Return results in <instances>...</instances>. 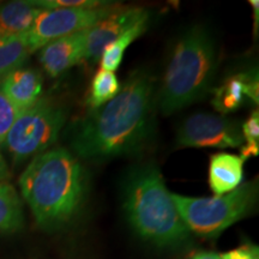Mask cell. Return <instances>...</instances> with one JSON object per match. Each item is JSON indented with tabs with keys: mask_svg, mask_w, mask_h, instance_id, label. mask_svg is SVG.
Listing matches in <instances>:
<instances>
[{
	"mask_svg": "<svg viewBox=\"0 0 259 259\" xmlns=\"http://www.w3.org/2000/svg\"><path fill=\"white\" fill-rule=\"evenodd\" d=\"M154 80L147 72L132 73L114 99L79 120L70 145L85 160L139 153L153 132Z\"/></svg>",
	"mask_w": 259,
	"mask_h": 259,
	"instance_id": "6da1fadb",
	"label": "cell"
},
{
	"mask_svg": "<svg viewBox=\"0 0 259 259\" xmlns=\"http://www.w3.org/2000/svg\"><path fill=\"white\" fill-rule=\"evenodd\" d=\"M19 186L38 225L54 229L78 212L85 197L87 177L76 156L58 148L35 156L19 178Z\"/></svg>",
	"mask_w": 259,
	"mask_h": 259,
	"instance_id": "7a4b0ae2",
	"label": "cell"
},
{
	"mask_svg": "<svg viewBox=\"0 0 259 259\" xmlns=\"http://www.w3.org/2000/svg\"><path fill=\"white\" fill-rule=\"evenodd\" d=\"M124 209L136 233L158 247L177 248L190 240L191 232L155 163L139 164L128 171Z\"/></svg>",
	"mask_w": 259,
	"mask_h": 259,
	"instance_id": "3957f363",
	"label": "cell"
},
{
	"mask_svg": "<svg viewBox=\"0 0 259 259\" xmlns=\"http://www.w3.org/2000/svg\"><path fill=\"white\" fill-rule=\"evenodd\" d=\"M218 67L215 41L204 27L194 25L179 37L171 52L156 100L160 112L170 115L209 92Z\"/></svg>",
	"mask_w": 259,
	"mask_h": 259,
	"instance_id": "277c9868",
	"label": "cell"
},
{
	"mask_svg": "<svg viewBox=\"0 0 259 259\" xmlns=\"http://www.w3.org/2000/svg\"><path fill=\"white\" fill-rule=\"evenodd\" d=\"M257 184L242 183L232 192L212 198H192L171 193L181 219L190 232L203 238H216L254 206Z\"/></svg>",
	"mask_w": 259,
	"mask_h": 259,
	"instance_id": "5b68a950",
	"label": "cell"
},
{
	"mask_svg": "<svg viewBox=\"0 0 259 259\" xmlns=\"http://www.w3.org/2000/svg\"><path fill=\"white\" fill-rule=\"evenodd\" d=\"M65 124V113L47 100L40 99L19 113L4 143L16 161H24L46 151L57 142Z\"/></svg>",
	"mask_w": 259,
	"mask_h": 259,
	"instance_id": "8992f818",
	"label": "cell"
},
{
	"mask_svg": "<svg viewBox=\"0 0 259 259\" xmlns=\"http://www.w3.org/2000/svg\"><path fill=\"white\" fill-rule=\"evenodd\" d=\"M112 5L97 9L42 10L25 34L30 53L58 38L88 30L112 12Z\"/></svg>",
	"mask_w": 259,
	"mask_h": 259,
	"instance_id": "52a82bcc",
	"label": "cell"
},
{
	"mask_svg": "<svg viewBox=\"0 0 259 259\" xmlns=\"http://www.w3.org/2000/svg\"><path fill=\"white\" fill-rule=\"evenodd\" d=\"M244 143L238 122L222 114L196 113L181 124L177 135L179 148H238Z\"/></svg>",
	"mask_w": 259,
	"mask_h": 259,
	"instance_id": "ba28073f",
	"label": "cell"
},
{
	"mask_svg": "<svg viewBox=\"0 0 259 259\" xmlns=\"http://www.w3.org/2000/svg\"><path fill=\"white\" fill-rule=\"evenodd\" d=\"M149 14L142 8H118L101 21L85 30V59L101 58L105 48L138 22L148 19Z\"/></svg>",
	"mask_w": 259,
	"mask_h": 259,
	"instance_id": "9c48e42d",
	"label": "cell"
},
{
	"mask_svg": "<svg viewBox=\"0 0 259 259\" xmlns=\"http://www.w3.org/2000/svg\"><path fill=\"white\" fill-rule=\"evenodd\" d=\"M85 30L47 44L40 50V63L51 77L71 69L85 59Z\"/></svg>",
	"mask_w": 259,
	"mask_h": 259,
	"instance_id": "30bf717a",
	"label": "cell"
},
{
	"mask_svg": "<svg viewBox=\"0 0 259 259\" xmlns=\"http://www.w3.org/2000/svg\"><path fill=\"white\" fill-rule=\"evenodd\" d=\"M258 77L255 74L238 73L228 78L215 90L212 106L222 114L236 111L244 105L246 99L258 103L259 88Z\"/></svg>",
	"mask_w": 259,
	"mask_h": 259,
	"instance_id": "8fae6325",
	"label": "cell"
},
{
	"mask_svg": "<svg viewBox=\"0 0 259 259\" xmlns=\"http://www.w3.org/2000/svg\"><path fill=\"white\" fill-rule=\"evenodd\" d=\"M0 92L23 112L41 99L42 77L34 69H17L3 78Z\"/></svg>",
	"mask_w": 259,
	"mask_h": 259,
	"instance_id": "7c38bea8",
	"label": "cell"
},
{
	"mask_svg": "<svg viewBox=\"0 0 259 259\" xmlns=\"http://www.w3.org/2000/svg\"><path fill=\"white\" fill-rule=\"evenodd\" d=\"M245 160L238 155L228 153L213 154L209 163V185L216 196H223L244 181Z\"/></svg>",
	"mask_w": 259,
	"mask_h": 259,
	"instance_id": "4fadbf2b",
	"label": "cell"
},
{
	"mask_svg": "<svg viewBox=\"0 0 259 259\" xmlns=\"http://www.w3.org/2000/svg\"><path fill=\"white\" fill-rule=\"evenodd\" d=\"M42 9L29 2L6 3L0 5V36H19L31 28Z\"/></svg>",
	"mask_w": 259,
	"mask_h": 259,
	"instance_id": "5bb4252c",
	"label": "cell"
},
{
	"mask_svg": "<svg viewBox=\"0 0 259 259\" xmlns=\"http://www.w3.org/2000/svg\"><path fill=\"white\" fill-rule=\"evenodd\" d=\"M30 54L25 34L19 36H0V78L21 69Z\"/></svg>",
	"mask_w": 259,
	"mask_h": 259,
	"instance_id": "9a60e30c",
	"label": "cell"
},
{
	"mask_svg": "<svg viewBox=\"0 0 259 259\" xmlns=\"http://www.w3.org/2000/svg\"><path fill=\"white\" fill-rule=\"evenodd\" d=\"M148 25V19H143V21L138 22L131 28L127 29L124 34L120 35L116 40H114L112 44H109L105 50H103L101 54V69L106 71H114L118 70L120 66L122 58L126 50L130 45L134 42L136 38H138L145 31Z\"/></svg>",
	"mask_w": 259,
	"mask_h": 259,
	"instance_id": "2e32d148",
	"label": "cell"
},
{
	"mask_svg": "<svg viewBox=\"0 0 259 259\" xmlns=\"http://www.w3.org/2000/svg\"><path fill=\"white\" fill-rule=\"evenodd\" d=\"M23 225L22 203L16 190L0 181V232H14Z\"/></svg>",
	"mask_w": 259,
	"mask_h": 259,
	"instance_id": "e0dca14e",
	"label": "cell"
},
{
	"mask_svg": "<svg viewBox=\"0 0 259 259\" xmlns=\"http://www.w3.org/2000/svg\"><path fill=\"white\" fill-rule=\"evenodd\" d=\"M121 84L114 72L106 70H99L94 76L92 90L88 103L93 109H97L118 95Z\"/></svg>",
	"mask_w": 259,
	"mask_h": 259,
	"instance_id": "ac0fdd59",
	"label": "cell"
},
{
	"mask_svg": "<svg viewBox=\"0 0 259 259\" xmlns=\"http://www.w3.org/2000/svg\"><path fill=\"white\" fill-rule=\"evenodd\" d=\"M242 138L245 145L241 148L240 157L246 161L252 156H258L259 154V113L252 112L248 119L242 124Z\"/></svg>",
	"mask_w": 259,
	"mask_h": 259,
	"instance_id": "d6986e66",
	"label": "cell"
},
{
	"mask_svg": "<svg viewBox=\"0 0 259 259\" xmlns=\"http://www.w3.org/2000/svg\"><path fill=\"white\" fill-rule=\"evenodd\" d=\"M30 3L36 8L42 10L52 9H97L103 6L112 5L109 2L100 0H30Z\"/></svg>",
	"mask_w": 259,
	"mask_h": 259,
	"instance_id": "ffe728a7",
	"label": "cell"
},
{
	"mask_svg": "<svg viewBox=\"0 0 259 259\" xmlns=\"http://www.w3.org/2000/svg\"><path fill=\"white\" fill-rule=\"evenodd\" d=\"M19 109L0 92V144L5 142L10 130L19 115Z\"/></svg>",
	"mask_w": 259,
	"mask_h": 259,
	"instance_id": "44dd1931",
	"label": "cell"
},
{
	"mask_svg": "<svg viewBox=\"0 0 259 259\" xmlns=\"http://www.w3.org/2000/svg\"><path fill=\"white\" fill-rule=\"evenodd\" d=\"M222 259H258V248L253 246H241L236 250L221 254Z\"/></svg>",
	"mask_w": 259,
	"mask_h": 259,
	"instance_id": "7402d4cb",
	"label": "cell"
},
{
	"mask_svg": "<svg viewBox=\"0 0 259 259\" xmlns=\"http://www.w3.org/2000/svg\"><path fill=\"white\" fill-rule=\"evenodd\" d=\"M250 4L253 10V18H254V28L253 34L257 35L258 27H259V2L258 0H250Z\"/></svg>",
	"mask_w": 259,
	"mask_h": 259,
	"instance_id": "603a6c76",
	"label": "cell"
},
{
	"mask_svg": "<svg viewBox=\"0 0 259 259\" xmlns=\"http://www.w3.org/2000/svg\"><path fill=\"white\" fill-rule=\"evenodd\" d=\"M191 259H222V258H221V254L215 253V252L202 251V252H196Z\"/></svg>",
	"mask_w": 259,
	"mask_h": 259,
	"instance_id": "cb8c5ba5",
	"label": "cell"
},
{
	"mask_svg": "<svg viewBox=\"0 0 259 259\" xmlns=\"http://www.w3.org/2000/svg\"><path fill=\"white\" fill-rule=\"evenodd\" d=\"M8 167H6L4 160H3L2 155H0V179H5L8 177Z\"/></svg>",
	"mask_w": 259,
	"mask_h": 259,
	"instance_id": "d4e9b609",
	"label": "cell"
}]
</instances>
